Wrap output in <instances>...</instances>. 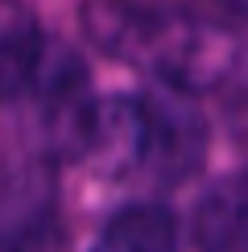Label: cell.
Instances as JSON below:
<instances>
[{
    "instance_id": "6da1fadb",
    "label": "cell",
    "mask_w": 248,
    "mask_h": 252,
    "mask_svg": "<svg viewBox=\"0 0 248 252\" xmlns=\"http://www.w3.org/2000/svg\"><path fill=\"white\" fill-rule=\"evenodd\" d=\"M54 211V178L41 157H0V248H25L46 232Z\"/></svg>"
},
{
    "instance_id": "7a4b0ae2",
    "label": "cell",
    "mask_w": 248,
    "mask_h": 252,
    "mask_svg": "<svg viewBox=\"0 0 248 252\" xmlns=\"http://www.w3.org/2000/svg\"><path fill=\"white\" fill-rule=\"evenodd\" d=\"M194 236L203 252H248V170L223 178L203 198Z\"/></svg>"
},
{
    "instance_id": "3957f363",
    "label": "cell",
    "mask_w": 248,
    "mask_h": 252,
    "mask_svg": "<svg viewBox=\"0 0 248 252\" xmlns=\"http://www.w3.org/2000/svg\"><path fill=\"white\" fill-rule=\"evenodd\" d=\"M178 248V227L165 207L137 203L124 207L120 215L108 219L91 252H174Z\"/></svg>"
},
{
    "instance_id": "277c9868",
    "label": "cell",
    "mask_w": 248,
    "mask_h": 252,
    "mask_svg": "<svg viewBox=\"0 0 248 252\" xmlns=\"http://www.w3.org/2000/svg\"><path fill=\"white\" fill-rule=\"evenodd\" d=\"M232 4H236V8H240V13H248V0H232Z\"/></svg>"
}]
</instances>
